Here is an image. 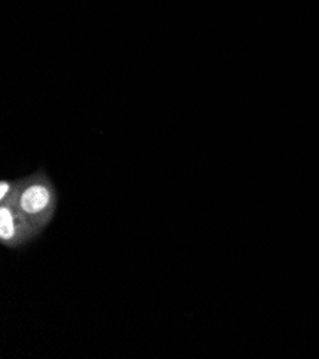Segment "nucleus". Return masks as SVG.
Instances as JSON below:
<instances>
[{"instance_id": "obj_3", "label": "nucleus", "mask_w": 319, "mask_h": 359, "mask_svg": "<svg viewBox=\"0 0 319 359\" xmlns=\"http://www.w3.org/2000/svg\"><path fill=\"white\" fill-rule=\"evenodd\" d=\"M18 188V179L16 181H8V179H4L0 182V203L4 202H11L15 196Z\"/></svg>"}, {"instance_id": "obj_1", "label": "nucleus", "mask_w": 319, "mask_h": 359, "mask_svg": "<svg viewBox=\"0 0 319 359\" xmlns=\"http://www.w3.org/2000/svg\"><path fill=\"white\" fill-rule=\"evenodd\" d=\"M11 202L34 228L43 232L55 219L59 194L50 176L41 168L18 179V188Z\"/></svg>"}, {"instance_id": "obj_2", "label": "nucleus", "mask_w": 319, "mask_h": 359, "mask_svg": "<svg viewBox=\"0 0 319 359\" xmlns=\"http://www.w3.org/2000/svg\"><path fill=\"white\" fill-rule=\"evenodd\" d=\"M42 235L12 202L0 203V243L8 249H19Z\"/></svg>"}]
</instances>
